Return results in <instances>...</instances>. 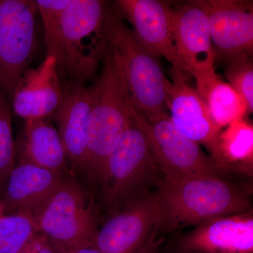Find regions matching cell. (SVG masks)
<instances>
[{
    "mask_svg": "<svg viewBox=\"0 0 253 253\" xmlns=\"http://www.w3.org/2000/svg\"><path fill=\"white\" fill-rule=\"evenodd\" d=\"M46 55L54 58L62 83L85 84L107 49V6L101 0H37Z\"/></svg>",
    "mask_w": 253,
    "mask_h": 253,
    "instance_id": "cell-1",
    "label": "cell"
},
{
    "mask_svg": "<svg viewBox=\"0 0 253 253\" xmlns=\"http://www.w3.org/2000/svg\"><path fill=\"white\" fill-rule=\"evenodd\" d=\"M159 206L158 234L201 225L224 216L252 212L251 188L229 176L163 178L156 188Z\"/></svg>",
    "mask_w": 253,
    "mask_h": 253,
    "instance_id": "cell-2",
    "label": "cell"
},
{
    "mask_svg": "<svg viewBox=\"0 0 253 253\" xmlns=\"http://www.w3.org/2000/svg\"><path fill=\"white\" fill-rule=\"evenodd\" d=\"M83 172L99 184L105 164L130 124L132 113L121 71L107 44L97 81L90 86Z\"/></svg>",
    "mask_w": 253,
    "mask_h": 253,
    "instance_id": "cell-3",
    "label": "cell"
},
{
    "mask_svg": "<svg viewBox=\"0 0 253 253\" xmlns=\"http://www.w3.org/2000/svg\"><path fill=\"white\" fill-rule=\"evenodd\" d=\"M105 31L108 46L118 63L131 107L149 121L168 113V78L158 58L141 45L131 28L109 8Z\"/></svg>",
    "mask_w": 253,
    "mask_h": 253,
    "instance_id": "cell-4",
    "label": "cell"
},
{
    "mask_svg": "<svg viewBox=\"0 0 253 253\" xmlns=\"http://www.w3.org/2000/svg\"><path fill=\"white\" fill-rule=\"evenodd\" d=\"M130 124L105 164L99 184L103 199L116 211L157 188L163 175L149 140L133 115Z\"/></svg>",
    "mask_w": 253,
    "mask_h": 253,
    "instance_id": "cell-5",
    "label": "cell"
},
{
    "mask_svg": "<svg viewBox=\"0 0 253 253\" xmlns=\"http://www.w3.org/2000/svg\"><path fill=\"white\" fill-rule=\"evenodd\" d=\"M29 215L38 234L56 249L91 246L98 229L85 192L68 178Z\"/></svg>",
    "mask_w": 253,
    "mask_h": 253,
    "instance_id": "cell-6",
    "label": "cell"
},
{
    "mask_svg": "<svg viewBox=\"0 0 253 253\" xmlns=\"http://www.w3.org/2000/svg\"><path fill=\"white\" fill-rule=\"evenodd\" d=\"M132 109V108H131ZM133 115L149 140L163 177L179 179L201 175L228 176L195 141L183 135L166 113L149 121L132 109Z\"/></svg>",
    "mask_w": 253,
    "mask_h": 253,
    "instance_id": "cell-7",
    "label": "cell"
},
{
    "mask_svg": "<svg viewBox=\"0 0 253 253\" xmlns=\"http://www.w3.org/2000/svg\"><path fill=\"white\" fill-rule=\"evenodd\" d=\"M38 13L36 1L0 0V94L9 101L34 58Z\"/></svg>",
    "mask_w": 253,
    "mask_h": 253,
    "instance_id": "cell-8",
    "label": "cell"
},
{
    "mask_svg": "<svg viewBox=\"0 0 253 253\" xmlns=\"http://www.w3.org/2000/svg\"><path fill=\"white\" fill-rule=\"evenodd\" d=\"M158 218L156 190L115 211L97 229L91 246L104 253H139L157 230Z\"/></svg>",
    "mask_w": 253,
    "mask_h": 253,
    "instance_id": "cell-9",
    "label": "cell"
},
{
    "mask_svg": "<svg viewBox=\"0 0 253 253\" xmlns=\"http://www.w3.org/2000/svg\"><path fill=\"white\" fill-rule=\"evenodd\" d=\"M166 106L169 117L183 135L204 145L210 156L221 166L219 137L222 129L211 116L207 105L190 85L185 73L172 68L171 80L166 83Z\"/></svg>",
    "mask_w": 253,
    "mask_h": 253,
    "instance_id": "cell-10",
    "label": "cell"
},
{
    "mask_svg": "<svg viewBox=\"0 0 253 253\" xmlns=\"http://www.w3.org/2000/svg\"><path fill=\"white\" fill-rule=\"evenodd\" d=\"M208 16L216 54L226 61L251 56L253 47L252 4L235 0H200Z\"/></svg>",
    "mask_w": 253,
    "mask_h": 253,
    "instance_id": "cell-11",
    "label": "cell"
},
{
    "mask_svg": "<svg viewBox=\"0 0 253 253\" xmlns=\"http://www.w3.org/2000/svg\"><path fill=\"white\" fill-rule=\"evenodd\" d=\"M115 5L130 23L131 31L145 49L181 71L173 40L171 7L157 0H118Z\"/></svg>",
    "mask_w": 253,
    "mask_h": 253,
    "instance_id": "cell-12",
    "label": "cell"
},
{
    "mask_svg": "<svg viewBox=\"0 0 253 253\" xmlns=\"http://www.w3.org/2000/svg\"><path fill=\"white\" fill-rule=\"evenodd\" d=\"M171 25L176 55L186 76L214 67L217 54L207 14L196 1L171 8Z\"/></svg>",
    "mask_w": 253,
    "mask_h": 253,
    "instance_id": "cell-13",
    "label": "cell"
},
{
    "mask_svg": "<svg viewBox=\"0 0 253 253\" xmlns=\"http://www.w3.org/2000/svg\"><path fill=\"white\" fill-rule=\"evenodd\" d=\"M63 96V83L56 61L46 55L41 64L29 68L20 78L10 102L15 114L25 122L51 118Z\"/></svg>",
    "mask_w": 253,
    "mask_h": 253,
    "instance_id": "cell-14",
    "label": "cell"
},
{
    "mask_svg": "<svg viewBox=\"0 0 253 253\" xmlns=\"http://www.w3.org/2000/svg\"><path fill=\"white\" fill-rule=\"evenodd\" d=\"M178 249L204 253H253L252 212L216 218L180 238Z\"/></svg>",
    "mask_w": 253,
    "mask_h": 253,
    "instance_id": "cell-15",
    "label": "cell"
},
{
    "mask_svg": "<svg viewBox=\"0 0 253 253\" xmlns=\"http://www.w3.org/2000/svg\"><path fill=\"white\" fill-rule=\"evenodd\" d=\"M63 86L62 101L51 118L62 141L68 163L83 172L91 105L90 86L77 83H63Z\"/></svg>",
    "mask_w": 253,
    "mask_h": 253,
    "instance_id": "cell-16",
    "label": "cell"
},
{
    "mask_svg": "<svg viewBox=\"0 0 253 253\" xmlns=\"http://www.w3.org/2000/svg\"><path fill=\"white\" fill-rule=\"evenodd\" d=\"M66 177L31 163L15 164L0 192L3 214H30L44 203Z\"/></svg>",
    "mask_w": 253,
    "mask_h": 253,
    "instance_id": "cell-17",
    "label": "cell"
},
{
    "mask_svg": "<svg viewBox=\"0 0 253 253\" xmlns=\"http://www.w3.org/2000/svg\"><path fill=\"white\" fill-rule=\"evenodd\" d=\"M17 151L21 162L61 174L67 169L64 146L49 118L25 121L19 141L16 144Z\"/></svg>",
    "mask_w": 253,
    "mask_h": 253,
    "instance_id": "cell-18",
    "label": "cell"
},
{
    "mask_svg": "<svg viewBox=\"0 0 253 253\" xmlns=\"http://www.w3.org/2000/svg\"><path fill=\"white\" fill-rule=\"evenodd\" d=\"M196 89L207 105L211 116L220 129L231 123L244 119L249 113L247 105L241 96L217 76L214 67L192 75Z\"/></svg>",
    "mask_w": 253,
    "mask_h": 253,
    "instance_id": "cell-19",
    "label": "cell"
},
{
    "mask_svg": "<svg viewBox=\"0 0 253 253\" xmlns=\"http://www.w3.org/2000/svg\"><path fill=\"white\" fill-rule=\"evenodd\" d=\"M219 149L223 169L252 174L253 127L245 118L231 123L221 131Z\"/></svg>",
    "mask_w": 253,
    "mask_h": 253,
    "instance_id": "cell-20",
    "label": "cell"
},
{
    "mask_svg": "<svg viewBox=\"0 0 253 253\" xmlns=\"http://www.w3.org/2000/svg\"><path fill=\"white\" fill-rule=\"evenodd\" d=\"M38 234L29 214H3L0 217V253H22Z\"/></svg>",
    "mask_w": 253,
    "mask_h": 253,
    "instance_id": "cell-21",
    "label": "cell"
},
{
    "mask_svg": "<svg viewBox=\"0 0 253 253\" xmlns=\"http://www.w3.org/2000/svg\"><path fill=\"white\" fill-rule=\"evenodd\" d=\"M16 143L13 136L11 108L0 94V192L15 166Z\"/></svg>",
    "mask_w": 253,
    "mask_h": 253,
    "instance_id": "cell-22",
    "label": "cell"
},
{
    "mask_svg": "<svg viewBox=\"0 0 253 253\" xmlns=\"http://www.w3.org/2000/svg\"><path fill=\"white\" fill-rule=\"evenodd\" d=\"M225 75L229 84L244 99L249 113L253 111V66L251 56L228 60Z\"/></svg>",
    "mask_w": 253,
    "mask_h": 253,
    "instance_id": "cell-23",
    "label": "cell"
},
{
    "mask_svg": "<svg viewBox=\"0 0 253 253\" xmlns=\"http://www.w3.org/2000/svg\"><path fill=\"white\" fill-rule=\"evenodd\" d=\"M21 253H58L54 246L44 237L38 234L24 251Z\"/></svg>",
    "mask_w": 253,
    "mask_h": 253,
    "instance_id": "cell-24",
    "label": "cell"
},
{
    "mask_svg": "<svg viewBox=\"0 0 253 253\" xmlns=\"http://www.w3.org/2000/svg\"><path fill=\"white\" fill-rule=\"evenodd\" d=\"M158 231L156 230L139 253H158V249L162 243L163 237L158 239Z\"/></svg>",
    "mask_w": 253,
    "mask_h": 253,
    "instance_id": "cell-25",
    "label": "cell"
},
{
    "mask_svg": "<svg viewBox=\"0 0 253 253\" xmlns=\"http://www.w3.org/2000/svg\"><path fill=\"white\" fill-rule=\"evenodd\" d=\"M56 251L58 253H104L91 246L68 250L56 249Z\"/></svg>",
    "mask_w": 253,
    "mask_h": 253,
    "instance_id": "cell-26",
    "label": "cell"
},
{
    "mask_svg": "<svg viewBox=\"0 0 253 253\" xmlns=\"http://www.w3.org/2000/svg\"><path fill=\"white\" fill-rule=\"evenodd\" d=\"M176 253H204L201 252H198V251H188V250H177V252Z\"/></svg>",
    "mask_w": 253,
    "mask_h": 253,
    "instance_id": "cell-27",
    "label": "cell"
},
{
    "mask_svg": "<svg viewBox=\"0 0 253 253\" xmlns=\"http://www.w3.org/2000/svg\"><path fill=\"white\" fill-rule=\"evenodd\" d=\"M3 215V208L2 204H1V197H0V217Z\"/></svg>",
    "mask_w": 253,
    "mask_h": 253,
    "instance_id": "cell-28",
    "label": "cell"
}]
</instances>
